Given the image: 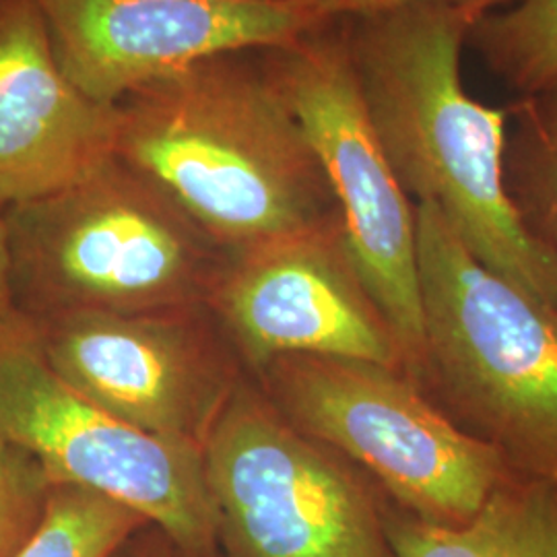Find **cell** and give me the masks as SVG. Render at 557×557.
<instances>
[{"mask_svg":"<svg viewBox=\"0 0 557 557\" xmlns=\"http://www.w3.org/2000/svg\"><path fill=\"white\" fill-rule=\"evenodd\" d=\"M207 308L248 376L287 356L361 359L405 372L341 221L234 257Z\"/></svg>","mask_w":557,"mask_h":557,"instance_id":"10","label":"cell"},{"mask_svg":"<svg viewBox=\"0 0 557 557\" xmlns=\"http://www.w3.org/2000/svg\"><path fill=\"white\" fill-rule=\"evenodd\" d=\"M2 218L13 310L29 320L207 306L234 259L116 156Z\"/></svg>","mask_w":557,"mask_h":557,"instance_id":"3","label":"cell"},{"mask_svg":"<svg viewBox=\"0 0 557 557\" xmlns=\"http://www.w3.org/2000/svg\"><path fill=\"white\" fill-rule=\"evenodd\" d=\"M487 66L524 98L557 87V0H520L469 32Z\"/></svg>","mask_w":557,"mask_h":557,"instance_id":"14","label":"cell"},{"mask_svg":"<svg viewBox=\"0 0 557 557\" xmlns=\"http://www.w3.org/2000/svg\"><path fill=\"white\" fill-rule=\"evenodd\" d=\"M299 432L359 465L407 515L458 527L510 475L494 444L460 430L403 370L287 356L252 376Z\"/></svg>","mask_w":557,"mask_h":557,"instance_id":"5","label":"cell"},{"mask_svg":"<svg viewBox=\"0 0 557 557\" xmlns=\"http://www.w3.org/2000/svg\"><path fill=\"white\" fill-rule=\"evenodd\" d=\"M25 320L48 366L83 397L199 450L246 376L207 306Z\"/></svg>","mask_w":557,"mask_h":557,"instance_id":"9","label":"cell"},{"mask_svg":"<svg viewBox=\"0 0 557 557\" xmlns=\"http://www.w3.org/2000/svg\"><path fill=\"white\" fill-rule=\"evenodd\" d=\"M54 485L40 462L0 440V557H17L44 520Z\"/></svg>","mask_w":557,"mask_h":557,"instance_id":"16","label":"cell"},{"mask_svg":"<svg viewBox=\"0 0 557 557\" xmlns=\"http://www.w3.org/2000/svg\"><path fill=\"white\" fill-rule=\"evenodd\" d=\"M517 114L518 151L527 160L535 202L541 213V239L557 255V87L527 96L512 110Z\"/></svg>","mask_w":557,"mask_h":557,"instance_id":"17","label":"cell"},{"mask_svg":"<svg viewBox=\"0 0 557 557\" xmlns=\"http://www.w3.org/2000/svg\"><path fill=\"white\" fill-rule=\"evenodd\" d=\"M0 440L52 485L116 499L186 557H221L202 453L158 438L83 397L48 366L29 322L0 320Z\"/></svg>","mask_w":557,"mask_h":557,"instance_id":"7","label":"cell"},{"mask_svg":"<svg viewBox=\"0 0 557 557\" xmlns=\"http://www.w3.org/2000/svg\"><path fill=\"white\" fill-rule=\"evenodd\" d=\"M145 527L151 524L116 499L54 485L38 531L17 557H114Z\"/></svg>","mask_w":557,"mask_h":557,"instance_id":"15","label":"cell"},{"mask_svg":"<svg viewBox=\"0 0 557 557\" xmlns=\"http://www.w3.org/2000/svg\"><path fill=\"white\" fill-rule=\"evenodd\" d=\"M114 106V156L232 257L341 221L324 168L264 48L190 62Z\"/></svg>","mask_w":557,"mask_h":557,"instance_id":"2","label":"cell"},{"mask_svg":"<svg viewBox=\"0 0 557 557\" xmlns=\"http://www.w3.org/2000/svg\"><path fill=\"white\" fill-rule=\"evenodd\" d=\"M11 262H9V244H7V227L4 218L0 211V320L11 317L13 310V298H11Z\"/></svg>","mask_w":557,"mask_h":557,"instance_id":"20","label":"cell"},{"mask_svg":"<svg viewBox=\"0 0 557 557\" xmlns=\"http://www.w3.org/2000/svg\"><path fill=\"white\" fill-rule=\"evenodd\" d=\"M475 11L409 0L343 17L359 96L403 190L432 202L471 255L557 310V255L504 176L508 112L471 98L460 54Z\"/></svg>","mask_w":557,"mask_h":557,"instance_id":"1","label":"cell"},{"mask_svg":"<svg viewBox=\"0 0 557 557\" xmlns=\"http://www.w3.org/2000/svg\"><path fill=\"white\" fill-rule=\"evenodd\" d=\"M114 145V106L62 73L38 4L0 0V211L79 182Z\"/></svg>","mask_w":557,"mask_h":557,"instance_id":"12","label":"cell"},{"mask_svg":"<svg viewBox=\"0 0 557 557\" xmlns=\"http://www.w3.org/2000/svg\"><path fill=\"white\" fill-rule=\"evenodd\" d=\"M34 2L62 73L100 103H116L131 89L190 62L275 48L329 23L304 0Z\"/></svg>","mask_w":557,"mask_h":557,"instance_id":"11","label":"cell"},{"mask_svg":"<svg viewBox=\"0 0 557 557\" xmlns=\"http://www.w3.org/2000/svg\"><path fill=\"white\" fill-rule=\"evenodd\" d=\"M331 184L359 275L397 337L405 374L425 382L416 205L398 184L354 77L338 20L264 48Z\"/></svg>","mask_w":557,"mask_h":557,"instance_id":"8","label":"cell"},{"mask_svg":"<svg viewBox=\"0 0 557 557\" xmlns=\"http://www.w3.org/2000/svg\"><path fill=\"white\" fill-rule=\"evenodd\" d=\"M304 2L310 4L320 17L331 21L397 7V4L409 2V0H304ZM448 2L467 7L483 17L487 13H494V9H498L502 4H508V2L517 4L520 0H448Z\"/></svg>","mask_w":557,"mask_h":557,"instance_id":"18","label":"cell"},{"mask_svg":"<svg viewBox=\"0 0 557 557\" xmlns=\"http://www.w3.org/2000/svg\"><path fill=\"white\" fill-rule=\"evenodd\" d=\"M395 557H557V481L504 479L475 517L438 527L384 499Z\"/></svg>","mask_w":557,"mask_h":557,"instance_id":"13","label":"cell"},{"mask_svg":"<svg viewBox=\"0 0 557 557\" xmlns=\"http://www.w3.org/2000/svg\"><path fill=\"white\" fill-rule=\"evenodd\" d=\"M425 382L527 475L557 481V310L499 277L416 202Z\"/></svg>","mask_w":557,"mask_h":557,"instance_id":"4","label":"cell"},{"mask_svg":"<svg viewBox=\"0 0 557 557\" xmlns=\"http://www.w3.org/2000/svg\"><path fill=\"white\" fill-rule=\"evenodd\" d=\"M114 557H186L161 535L158 529L145 527L128 539Z\"/></svg>","mask_w":557,"mask_h":557,"instance_id":"19","label":"cell"},{"mask_svg":"<svg viewBox=\"0 0 557 557\" xmlns=\"http://www.w3.org/2000/svg\"><path fill=\"white\" fill-rule=\"evenodd\" d=\"M221 557H395L384 499L244 376L202 446Z\"/></svg>","mask_w":557,"mask_h":557,"instance_id":"6","label":"cell"}]
</instances>
